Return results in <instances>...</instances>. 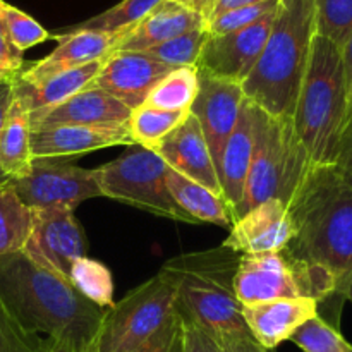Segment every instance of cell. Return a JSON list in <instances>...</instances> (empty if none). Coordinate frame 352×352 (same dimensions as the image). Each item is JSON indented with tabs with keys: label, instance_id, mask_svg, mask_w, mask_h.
Listing matches in <instances>:
<instances>
[{
	"label": "cell",
	"instance_id": "34",
	"mask_svg": "<svg viewBox=\"0 0 352 352\" xmlns=\"http://www.w3.org/2000/svg\"><path fill=\"white\" fill-rule=\"evenodd\" d=\"M316 34L342 48L352 30V0H315Z\"/></svg>",
	"mask_w": 352,
	"mask_h": 352
},
{
	"label": "cell",
	"instance_id": "23",
	"mask_svg": "<svg viewBox=\"0 0 352 352\" xmlns=\"http://www.w3.org/2000/svg\"><path fill=\"white\" fill-rule=\"evenodd\" d=\"M103 58L89 62V64L81 65V67L69 69V71L60 72V74H55L52 78L45 79V81L38 82V85L28 86L12 82L14 93L26 103L30 113L50 110L88 88L89 82L98 74Z\"/></svg>",
	"mask_w": 352,
	"mask_h": 352
},
{
	"label": "cell",
	"instance_id": "8",
	"mask_svg": "<svg viewBox=\"0 0 352 352\" xmlns=\"http://www.w3.org/2000/svg\"><path fill=\"white\" fill-rule=\"evenodd\" d=\"M167 164L150 148L133 144L119 158L93 168L100 195L164 219L195 223L172 199Z\"/></svg>",
	"mask_w": 352,
	"mask_h": 352
},
{
	"label": "cell",
	"instance_id": "33",
	"mask_svg": "<svg viewBox=\"0 0 352 352\" xmlns=\"http://www.w3.org/2000/svg\"><path fill=\"white\" fill-rule=\"evenodd\" d=\"M291 340L305 352H352V346L340 336L339 329L320 313L299 327Z\"/></svg>",
	"mask_w": 352,
	"mask_h": 352
},
{
	"label": "cell",
	"instance_id": "17",
	"mask_svg": "<svg viewBox=\"0 0 352 352\" xmlns=\"http://www.w3.org/2000/svg\"><path fill=\"white\" fill-rule=\"evenodd\" d=\"M168 168L222 195L217 167L196 117L189 112L184 122L175 127L153 148Z\"/></svg>",
	"mask_w": 352,
	"mask_h": 352
},
{
	"label": "cell",
	"instance_id": "9",
	"mask_svg": "<svg viewBox=\"0 0 352 352\" xmlns=\"http://www.w3.org/2000/svg\"><path fill=\"white\" fill-rule=\"evenodd\" d=\"M174 313V289L157 274L107 308L91 352H131L160 330Z\"/></svg>",
	"mask_w": 352,
	"mask_h": 352
},
{
	"label": "cell",
	"instance_id": "39",
	"mask_svg": "<svg viewBox=\"0 0 352 352\" xmlns=\"http://www.w3.org/2000/svg\"><path fill=\"white\" fill-rule=\"evenodd\" d=\"M181 318V316H179ZM182 352H223L219 340L201 327L195 325L192 322L182 320Z\"/></svg>",
	"mask_w": 352,
	"mask_h": 352
},
{
	"label": "cell",
	"instance_id": "11",
	"mask_svg": "<svg viewBox=\"0 0 352 352\" xmlns=\"http://www.w3.org/2000/svg\"><path fill=\"white\" fill-rule=\"evenodd\" d=\"M23 253L43 270L67 278L76 260L86 256V237L74 210H33V227Z\"/></svg>",
	"mask_w": 352,
	"mask_h": 352
},
{
	"label": "cell",
	"instance_id": "13",
	"mask_svg": "<svg viewBox=\"0 0 352 352\" xmlns=\"http://www.w3.org/2000/svg\"><path fill=\"white\" fill-rule=\"evenodd\" d=\"M199 88L189 112L196 117L203 131L219 174L223 146L239 119L244 96L241 82L215 78L198 71Z\"/></svg>",
	"mask_w": 352,
	"mask_h": 352
},
{
	"label": "cell",
	"instance_id": "44",
	"mask_svg": "<svg viewBox=\"0 0 352 352\" xmlns=\"http://www.w3.org/2000/svg\"><path fill=\"white\" fill-rule=\"evenodd\" d=\"M177 2H181L182 6L189 7L191 10L198 12L206 23V21H208V17L212 16V10H213V7H215L217 0H177Z\"/></svg>",
	"mask_w": 352,
	"mask_h": 352
},
{
	"label": "cell",
	"instance_id": "41",
	"mask_svg": "<svg viewBox=\"0 0 352 352\" xmlns=\"http://www.w3.org/2000/svg\"><path fill=\"white\" fill-rule=\"evenodd\" d=\"M219 344L223 352H268L251 337V333H241V336H223L219 337Z\"/></svg>",
	"mask_w": 352,
	"mask_h": 352
},
{
	"label": "cell",
	"instance_id": "27",
	"mask_svg": "<svg viewBox=\"0 0 352 352\" xmlns=\"http://www.w3.org/2000/svg\"><path fill=\"white\" fill-rule=\"evenodd\" d=\"M199 79L196 67L172 69L148 96L144 105L168 112H189L198 95Z\"/></svg>",
	"mask_w": 352,
	"mask_h": 352
},
{
	"label": "cell",
	"instance_id": "32",
	"mask_svg": "<svg viewBox=\"0 0 352 352\" xmlns=\"http://www.w3.org/2000/svg\"><path fill=\"white\" fill-rule=\"evenodd\" d=\"M0 23L14 47L23 54L28 48L52 40V33H48L36 19L6 0H0Z\"/></svg>",
	"mask_w": 352,
	"mask_h": 352
},
{
	"label": "cell",
	"instance_id": "43",
	"mask_svg": "<svg viewBox=\"0 0 352 352\" xmlns=\"http://www.w3.org/2000/svg\"><path fill=\"white\" fill-rule=\"evenodd\" d=\"M14 98V85L12 82H0V133H2L3 122H6L7 112Z\"/></svg>",
	"mask_w": 352,
	"mask_h": 352
},
{
	"label": "cell",
	"instance_id": "16",
	"mask_svg": "<svg viewBox=\"0 0 352 352\" xmlns=\"http://www.w3.org/2000/svg\"><path fill=\"white\" fill-rule=\"evenodd\" d=\"M294 237V222L287 206L278 199H268L248 210L232 223L222 246L237 254L277 253Z\"/></svg>",
	"mask_w": 352,
	"mask_h": 352
},
{
	"label": "cell",
	"instance_id": "3",
	"mask_svg": "<svg viewBox=\"0 0 352 352\" xmlns=\"http://www.w3.org/2000/svg\"><path fill=\"white\" fill-rule=\"evenodd\" d=\"M315 34V0H280L267 43L241 82L244 96L270 116H294Z\"/></svg>",
	"mask_w": 352,
	"mask_h": 352
},
{
	"label": "cell",
	"instance_id": "30",
	"mask_svg": "<svg viewBox=\"0 0 352 352\" xmlns=\"http://www.w3.org/2000/svg\"><path fill=\"white\" fill-rule=\"evenodd\" d=\"M162 0H122L117 6L74 24L65 31H103V33H119V31L131 30L134 24L140 23L151 9L160 3Z\"/></svg>",
	"mask_w": 352,
	"mask_h": 352
},
{
	"label": "cell",
	"instance_id": "40",
	"mask_svg": "<svg viewBox=\"0 0 352 352\" xmlns=\"http://www.w3.org/2000/svg\"><path fill=\"white\" fill-rule=\"evenodd\" d=\"M332 168L349 188H352V117L344 129L342 138H340L339 150H337V157Z\"/></svg>",
	"mask_w": 352,
	"mask_h": 352
},
{
	"label": "cell",
	"instance_id": "47",
	"mask_svg": "<svg viewBox=\"0 0 352 352\" xmlns=\"http://www.w3.org/2000/svg\"><path fill=\"white\" fill-rule=\"evenodd\" d=\"M50 352H72V351H69V349H65V347H62V346H57V344H54V342H52Z\"/></svg>",
	"mask_w": 352,
	"mask_h": 352
},
{
	"label": "cell",
	"instance_id": "42",
	"mask_svg": "<svg viewBox=\"0 0 352 352\" xmlns=\"http://www.w3.org/2000/svg\"><path fill=\"white\" fill-rule=\"evenodd\" d=\"M340 57H342V71L344 82H346V95H347V113L349 119L352 117V30L340 48ZM349 122V120H347Z\"/></svg>",
	"mask_w": 352,
	"mask_h": 352
},
{
	"label": "cell",
	"instance_id": "45",
	"mask_svg": "<svg viewBox=\"0 0 352 352\" xmlns=\"http://www.w3.org/2000/svg\"><path fill=\"white\" fill-rule=\"evenodd\" d=\"M261 2H268V0H217L215 7H213V10H212V16L210 17L219 16V14L227 12V10H230V9H237V7L253 6V3H261Z\"/></svg>",
	"mask_w": 352,
	"mask_h": 352
},
{
	"label": "cell",
	"instance_id": "10",
	"mask_svg": "<svg viewBox=\"0 0 352 352\" xmlns=\"http://www.w3.org/2000/svg\"><path fill=\"white\" fill-rule=\"evenodd\" d=\"M9 182L31 210L55 206L76 210L82 201L102 196L91 168L58 164L52 158H33L30 172Z\"/></svg>",
	"mask_w": 352,
	"mask_h": 352
},
{
	"label": "cell",
	"instance_id": "37",
	"mask_svg": "<svg viewBox=\"0 0 352 352\" xmlns=\"http://www.w3.org/2000/svg\"><path fill=\"white\" fill-rule=\"evenodd\" d=\"M131 352H182V323L177 313H174L150 339Z\"/></svg>",
	"mask_w": 352,
	"mask_h": 352
},
{
	"label": "cell",
	"instance_id": "46",
	"mask_svg": "<svg viewBox=\"0 0 352 352\" xmlns=\"http://www.w3.org/2000/svg\"><path fill=\"white\" fill-rule=\"evenodd\" d=\"M344 298H346L347 301H351V302H352V278L349 280V285H347L346 294H344Z\"/></svg>",
	"mask_w": 352,
	"mask_h": 352
},
{
	"label": "cell",
	"instance_id": "12",
	"mask_svg": "<svg viewBox=\"0 0 352 352\" xmlns=\"http://www.w3.org/2000/svg\"><path fill=\"white\" fill-rule=\"evenodd\" d=\"M277 10L244 30L226 34H210L196 69L215 78L243 82L267 43Z\"/></svg>",
	"mask_w": 352,
	"mask_h": 352
},
{
	"label": "cell",
	"instance_id": "2",
	"mask_svg": "<svg viewBox=\"0 0 352 352\" xmlns=\"http://www.w3.org/2000/svg\"><path fill=\"white\" fill-rule=\"evenodd\" d=\"M289 212L294 237L285 251L329 272L344 298L352 278V188L332 167H313Z\"/></svg>",
	"mask_w": 352,
	"mask_h": 352
},
{
	"label": "cell",
	"instance_id": "35",
	"mask_svg": "<svg viewBox=\"0 0 352 352\" xmlns=\"http://www.w3.org/2000/svg\"><path fill=\"white\" fill-rule=\"evenodd\" d=\"M278 3H280V0H268V2L230 9L227 12L219 14V16L210 17L206 21L205 28L208 31V34H226L232 33V31L244 30V28L263 19L268 14L275 12L278 9Z\"/></svg>",
	"mask_w": 352,
	"mask_h": 352
},
{
	"label": "cell",
	"instance_id": "25",
	"mask_svg": "<svg viewBox=\"0 0 352 352\" xmlns=\"http://www.w3.org/2000/svg\"><path fill=\"white\" fill-rule=\"evenodd\" d=\"M33 164L31 153V119L26 103L14 93L0 133V175L19 179L30 172Z\"/></svg>",
	"mask_w": 352,
	"mask_h": 352
},
{
	"label": "cell",
	"instance_id": "21",
	"mask_svg": "<svg viewBox=\"0 0 352 352\" xmlns=\"http://www.w3.org/2000/svg\"><path fill=\"white\" fill-rule=\"evenodd\" d=\"M254 117H256V105L246 98L241 107L236 127L223 146L222 160H220L219 179L222 186V196L229 205L232 219L234 212L239 208L243 201L248 172H250L251 158H253Z\"/></svg>",
	"mask_w": 352,
	"mask_h": 352
},
{
	"label": "cell",
	"instance_id": "22",
	"mask_svg": "<svg viewBox=\"0 0 352 352\" xmlns=\"http://www.w3.org/2000/svg\"><path fill=\"white\" fill-rule=\"evenodd\" d=\"M205 19L198 12L177 0H162L124 34L116 50L144 52L192 30L205 28Z\"/></svg>",
	"mask_w": 352,
	"mask_h": 352
},
{
	"label": "cell",
	"instance_id": "26",
	"mask_svg": "<svg viewBox=\"0 0 352 352\" xmlns=\"http://www.w3.org/2000/svg\"><path fill=\"white\" fill-rule=\"evenodd\" d=\"M33 210L24 205L9 179L0 175V254L19 253L30 239Z\"/></svg>",
	"mask_w": 352,
	"mask_h": 352
},
{
	"label": "cell",
	"instance_id": "1",
	"mask_svg": "<svg viewBox=\"0 0 352 352\" xmlns=\"http://www.w3.org/2000/svg\"><path fill=\"white\" fill-rule=\"evenodd\" d=\"M0 302L28 332L72 352H91L107 309L71 280L34 265L23 251L0 254Z\"/></svg>",
	"mask_w": 352,
	"mask_h": 352
},
{
	"label": "cell",
	"instance_id": "38",
	"mask_svg": "<svg viewBox=\"0 0 352 352\" xmlns=\"http://www.w3.org/2000/svg\"><path fill=\"white\" fill-rule=\"evenodd\" d=\"M24 65L26 62L23 58V52L14 47L0 23V82L16 81Z\"/></svg>",
	"mask_w": 352,
	"mask_h": 352
},
{
	"label": "cell",
	"instance_id": "24",
	"mask_svg": "<svg viewBox=\"0 0 352 352\" xmlns=\"http://www.w3.org/2000/svg\"><path fill=\"white\" fill-rule=\"evenodd\" d=\"M167 188L175 205L195 223H213L230 229L232 213L222 195L167 168Z\"/></svg>",
	"mask_w": 352,
	"mask_h": 352
},
{
	"label": "cell",
	"instance_id": "4",
	"mask_svg": "<svg viewBox=\"0 0 352 352\" xmlns=\"http://www.w3.org/2000/svg\"><path fill=\"white\" fill-rule=\"evenodd\" d=\"M239 258L229 248L219 246L179 254L158 272L174 289L175 313L215 339L250 333L234 287Z\"/></svg>",
	"mask_w": 352,
	"mask_h": 352
},
{
	"label": "cell",
	"instance_id": "7",
	"mask_svg": "<svg viewBox=\"0 0 352 352\" xmlns=\"http://www.w3.org/2000/svg\"><path fill=\"white\" fill-rule=\"evenodd\" d=\"M234 287L241 306L298 298L315 299L320 305L337 296L336 278L329 272L296 260L285 250L241 254Z\"/></svg>",
	"mask_w": 352,
	"mask_h": 352
},
{
	"label": "cell",
	"instance_id": "6",
	"mask_svg": "<svg viewBox=\"0 0 352 352\" xmlns=\"http://www.w3.org/2000/svg\"><path fill=\"white\" fill-rule=\"evenodd\" d=\"M311 168L313 164L299 141L292 117L270 116L256 107L253 158L243 201L234 212V222L268 199H278L289 208Z\"/></svg>",
	"mask_w": 352,
	"mask_h": 352
},
{
	"label": "cell",
	"instance_id": "19",
	"mask_svg": "<svg viewBox=\"0 0 352 352\" xmlns=\"http://www.w3.org/2000/svg\"><path fill=\"white\" fill-rule=\"evenodd\" d=\"M133 110L109 93L86 88L60 105L30 113L31 131L57 126H127Z\"/></svg>",
	"mask_w": 352,
	"mask_h": 352
},
{
	"label": "cell",
	"instance_id": "20",
	"mask_svg": "<svg viewBox=\"0 0 352 352\" xmlns=\"http://www.w3.org/2000/svg\"><path fill=\"white\" fill-rule=\"evenodd\" d=\"M241 315L251 337L263 349L272 351L285 340H291L296 330L318 315L315 299H274L241 306Z\"/></svg>",
	"mask_w": 352,
	"mask_h": 352
},
{
	"label": "cell",
	"instance_id": "36",
	"mask_svg": "<svg viewBox=\"0 0 352 352\" xmlns=\"http://www.w3.org/2000/svg\"><path fill=\"white\" fill-rule=\"evenodd\" d=\"M48 339L28 332L0 302V352H50Z\"/></svg>",
	"mask_w": 352,
	"mask_h": 352
},
{
	"label": "cell",
	"instance_id": "5",
	"mask_svg": "<svg viewBox=\"0 0 352 352\" xmlns=\"http://www.w3.org/2000/svg\"><path fill=\"white\" fill-rule=\"evenodd\" d=\"M349 120L340 48L315 34L296 102L294 129L313 167H332Z\"/></svg>",
	"mask_w": 352,
	"mask_h": 352
},
{
	"label": "cell",
	"instance_id": "28",
	"mask_svg": "<svg viewBox=\"0 0 352 352\" xmlns=\"http://www.w3.org/2000/svg\"><path fill=\"white\" fill-rule=\"evenodd\" d=\"M188 116L189 112H168L143 105L133 110L127 127L134 144L153 150L175 127L181 126Z\"/></svg>",
	"mask_w": 352,
	"mask_h": 352
},
{
	"label": "cell",
	"instance_id": "14",
	"mask_svg": "<svg viewBox=\"0 0 352 352\" xmlns=\"http://www.w3.org/2000/svg\"><path fill=\"white\" fill-rule=\"evenodd\" d=\"M172 69L153 60L143 52H110L88 88L102 89L131 110L146 103L155 86Z\"/></svg>",
	"mask_w": 352,
	"mask_h": 352
},
{
	"label": "cell",
	"instance_id": "18",
	"mask_svg": "<svg viewBox=\"0 0 352 352\" xmlns=\"http://www.w3.org/2000/svg\"><path fill=\"white\" fill-rule=\"evenodd\" d=\"M127 126H57L31 131L33 158H62L110 146H133Z\"/></svg>",
	"mask_w": 352,
	"mask_h": 352
},
{
	"label": "cell",
	"instance_id": "31",
	"mask_svg": "<svg viewBox=\"0 0 352 352\" xmlns=\"http://www.w3.org/2000/svg\"><path fill=\"white\" fill-rule=\"evenodd\" d=\"M208 36L206 28H199V30H192L181 36L172 38L157 47L148 48L143 54L170 69L196 67Z\"/></svg>",
	"mask_w": 352,
	"mask_h": 352
},
{
	"label": "cell",
	"instance_id": "15",
	"mask_svg": "<svg viewBox=\"0 0 352 352\" xmlns=\"http://www.w3.org/2000/svg\"><path fill=\"white\" fill-rule=\"evenodd\" d=\"M127 31L129 30L119 31V33H103V31L64 30L60 34H52V38L58 41L57 47L41 60L26 62L14 82L28 86L38 85L52 76L107 57L110 52L116 50Z\"/></svg>",
	"mask_w": 352,
	"mask_h": 352
},
{
	"label": "cell",
	"instance_id": "29",
	"mask_svg": "<svg viewBox=\"0 0 352 352\" xmlns=\"http://www.w3.org/2000/svg\"><path fill=\"white\" fill-rule=\"evenodd\" d=\"M69 280L78 289L82 298L96 305L98 308H112L113 301V282L109 268L100 261L82 256L76 260L71 267Z\"/></svg>",
	"mask_w": 352,
	"mask_h": 352
}]
</instances>
